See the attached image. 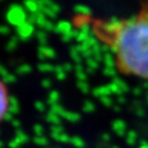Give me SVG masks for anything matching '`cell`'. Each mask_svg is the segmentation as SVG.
I'll use <instances>...</instances> for the list:
<instances>
[{"mask_svg":"<svg viewBox=\"0 0 148 148\" xmlns=\"http://www.w3.org/2000/svg\"><path fill=\"white\" fill-rule=\"evenodd\" d=\"M63 68L66 73H69V71H71V70H75V66H73L71 64L67 62V63L63 64Z\"/></svg>","mask_w":148,"mask_h":148,"instance_id":"7dc6e473","label":"cell"},{"mask_svg":"<svg viewBox=\"0 0 148 148\" xmlns=\"http://www.w3.org/2000/svg\"><path fill=\"white\" fill-rule=\"evenodd\" d=\"M10 97L5 85L1 82V117L5 116V114L9 112V106H10Z\"/></svg>","mask_w":148,"mask_h":148,"instance_id":"5b68a950","label":"cell"},{"mask_svg":"<svg viewBox=\"0 0 148 148\" xmlns=\"http://www.w3.org/2000/svg\"><path fill=\"white\" fill-rule=\"evenodd\" d=\"M77 88L82 92V93H85V95H87V93H89L90 91V86L89 84L87 82V81H77Z\"/></svg>","mask_w":148,"mask_h":148,"instance_id":"f1b7e54d","label":"cell"},{"mask_svg":"<svg viewBox=\"0 0 148 148\" xmlns=\"http://www.w3.org/2000/svg\"><path fill=\"white\" fill-rule=\"evenodd\" d=\"M34 143L37 144V145H41V146H44L47 144V139L44 137V136H35L34 137Z\"/></svg>","mask_w":148,"mask_h":148,"instance_id":"ab89813d","label":"cell"},{"mask_svg":"<svg viewBox=\"0 0 148 148\" xmlns=\"http://www.w3.org/2000/svg\"><path fill=\"white\" fill-rule=\"evenodd\" d=\"M133 108H134V111H135V114L139 117H143L145 116V114H146V111H145V109H144L143 106H140L139 103L137 102H134L133 103Z\"/></svg>","mask_w":148,"mask_h":148,"instance_id":"f546056e","label":"cell"},{"mask_svg":"<svg viewBox=\"0 0 148 148\" xmlns=\"http://www.w3.org/2000/svg\"><path fill=\"white\" fill-rule=\"evenodd\" d=\"M117 60H115L114 56L112 53H106L103 56V64H104V67L108 68H115V66L117 65Z\"/></svg>","mask_w":148,"mask_h":148,"instance_id":"2e32d148","label":"cell"},{"mask_svg":"<svg viewBox=\"0 0 148 148\" xmlns=\"http://www.w3.org/2000/svg\"><path fill=\"white\" fill-rule=\"evenodd\" d=\"M51 136L54 138V139H56V140H58V142H62V143H68L71 140V137L69 136L68 134H66V133L64 132L62 134H54V133H51Z\"/></svg>","mask_w":148,"mask_h":148,"instance_id":"d4e9b609","label":"cell"},{"mask_svg":"<svg viewBox=\"0 0 148 148\" xmlns=\"http://www.w3.org/2000/svg\"><path fill=\"white\" fill-rule=\"evenodd\" d=\"M69 54H70V57L74 60L76 64H81L82 62V54H81V49H80V44H77V45H74L70 47V51H69Z\"/></svg>","mask_w":148,"mask_h":148,"instance_id":"7c38bea8","label":"cell"},{"mask_svg":"<svg viewBox=\"0 0 148 148\" xmlns=\"http://www.w3.org/2000/svg\"><path fill=\"white\" fill-rule=\"evenodd\" d=\"M21 145H22V143L16 137H14L10 143H9V146H10L11 148H19Z\"/></svg>","mask_w":148,"mask_h":148,"instance_id":"f6af8a7d","label":"cell"},{"mask_svg":"<svg viewBox=\"0 0 148 148\" xmlns=\"http://www.w3.org/2000/svg\"><path fill=\"white\" fill-rule=\"evenodd\" d=\"M41 86H42L43 88H45V89H49L52 87V80L48 79V78H44L41 81Z\"/></svg>","mask_w":148,"mask_h":148,"instance_id":"ee69618b","label":"cell"},{"mask_svg":"<svg viewBox=\"0 0 148 148\" xmlns=\"http://www.w3.org/2000/svg\"><path fill=\"white\" fill-rule=\"evenodd\" d=\"M55 76H56V79L59 80V81H63V80L66 79V71L64 70L63 65H56L55 66Z\"/></svg>","mask_w":148,"mask_h":148,"instance_id":"603a6c76","label":"cell"},{"mask_svg":"<svg viewBox=\"0 0 148 148\" xmlns=\"http://www.w3.org/2000/svg\"><path fill=\"white\" fill-rule=\"evenodd\" d=\"M16 137L21 142L22 144L27 143V140H29V137H27V135L25 134L24 132H22V131H20V130H18L16 132Z\"/></svg>","mask_w":148,"mask_h":148,"instance_id":"8d00e7d4","label":"cell"},{"mask_svg":"<svg viewBox=\"0 0 148 148\" xmlns=\"http://www.w3.org/2000/svg\"><path fill=\"white\" fill-rule=\"evenodd\" d=\"M0 74H1V77H2V81H1V82L5 84V85L14 84L16 81V75L9 73V70H7V68H5L3 65L0 67Z\"/></svg>","mask_w":148,"mask_h":148,"instance_id":"52a82bcc","label":"cell"},{"mask_svg":"<svg viewBox=\"0 0 148 148\" xmlns=\"http://www.w3.org/2000/svg\"><path fill=\"white\" fill-rule=\"evenodd\" d=\"M59 98H60V95H59L58 91H56V90H52V91L48 93L47 103L49 104V106H54V104L58 103Z\"/></svg>","mask_w":148,"mask_h":148,"instance_id":"7402d4cb","label":"cell"},{"mask_svg":"<svg viewBox=\"0 0 148 148\" xmlns=\"http://www.w3.org/2000/svg\"><path fill=\"white\" fill-rule=\"evenodd\" d=\"M35 35H36L37 41L41 45H46V43H47V32L44 31V30H38L35 33Z\"/></svg>","mask_w":148,"mask_h":148,"instance_id":"484cf974","label":"cell"},{"mask_svg":"<svg viewBox=\"0 0 148 148\" xmlns=\"http://www.w3.org/2000/svg\"><path fill=\"white\" fill-rule=\"evenodd\" d=\"M76 78H77V81H87L88 75H87L86 71H84V73H76Z\"/></svg>","mask_w":148,"mask_h":148,"instance_id":"7bdbcfd3","label":"cell"},{"mask_svg":"<svg viewBox=\"0 0 148 148\" xmlns=\"http://www.w3.org/2000/svg\"><path fill=\"white\" fill-rule=\"evenodd\" d=\"M102 138H103L104 140H110V135H109L108 133H106V134L102 135Z\"/></svg>","mask_w":148,"mask_h":148,"instance_id":"9f6ffc18","label":"cell"},{"mask_svg":"<svg viewBox=\"0 0 148 148\" xmlns=\"http://www.w3.org/2000/svg\"><path fill=\"white\" fill-rule=\"evenodd\" d=\"M109 88H110V90H111L112 95H116L117 97H119V95H124L123 93H122L121 90L119 89V87H117L115 84H113V82L109 84Z\"/></svg>","mask_w":148,"mask_h":148,"instance_id":"f35d334b","label":"cell"},{"mask_svg":"<svg viewBox=\"0 0 148 148\" xmlns=\"http://www.w3.org/2000/svg\"><path fill=\"white\" fill-rule=\"evenodd\" d=\"M24 8L27 12H30V14H35L40 11V5H38V0H24L23 1Z\"/></svg>","mask_w":148,"mask_h":148,"instance_id":"4fadbf2b","label":"cell"},{"mask_svg":"<svg viewBox=\"0 0 148 148\" xmlns=\"http://www.w3.org/2000/svg\"><path fill=\"white\" fill-rule=\"evenodd\" d=\"M146 99L148 100V91H147V93H146Z\"/></svg>","mask_w":148,"mask_h":148,"instance_id":"94428289","label":"cell"},{"mask_svg":"<svg viewBox=\"0 0 148 148\" xmlns=\"http://www.w3.org/2000/svg\"><path fill=\"white\" fill-rule=\"evenodd\" d=\"M38 5L40 9H51L55 11L57 14L60 12V7L56 2H54L53 0H38Z\"/></svg>","mask_w":148,"mask_h":148,"instance_id":"8fae6325","label":"cell"},{"mask_svg":"<svg viewBox=\"0 0 148 148\" xmlns=\"http://www.w3.org/2000/svg\"><path fill=\"white\" fill-rule=\"evenodd\" d=\"M29 23H31V24H36V13L35 14H29L27 16V21Z\"/></svg>","mask_w":148,"mask_h":148,"instance_id":"c3c4849f","label":"cell"},{"mask_svg":"<svg viewBox=\"0 0 148 148\" xmlns=\"http://www.w3.org/2000/svg\"><path fill=\"white\" fill-rule=\"evenodd\" d=\"M126 102V98L124 97V95H119L116 99V103L117 104H120V106H122V104H124Z\"/></svg>","mask_w":148,"mask_h":148,"instance_id":"816d5d0a","label":"cell"},{"mask_svg":"<svg viewBox=\"0 0 148 148\" xmlns=\"http://www.w3.org/2000/svg\"><path fill=\"white\" fill-rule=\"evenodd\" d=\"M32 73V67L31 65L29 64H22L20 66H18L16 68V74L21 75V76H24V75H29Z\"/></svg>","mask_w":148,"mask_h":148,"instance_id":"cb8c5ba5","label":"cell"},{"mask_svg":"<svg viewBox=\"0 0 148 148\" xmlns=\"http://www.w3.org/2000/svg\"><path fill=\"white\" fill-rule=\"evenodd\" d=\"M82 111L85 113H92L95 111V104L90 100L85 101L84 106H82Z\"/></svg>","mask_w":148,"mask_h":148,"instance_id":"83f0119b","label":"cell"},{"mask_svg":"<svg viewBox=\"0 0 148 148\" xmlns=\"http://www.w3.org/2000/svg\"><path fill=\"white\" fill-rule=\"evenodd\" d=\"M142 87H143V88H144L145 90H147V91H148V81H145V82L143 84V86H142Z\"/></svg>","mask_w":148,"mask_h":148,"instance_id":"91938a15","label":"cell"},{"mask_svg":"<svg viewBox=\"0 0 148 148\" xmlns=\"http://www.w3.org/2000/svg\"><path fill=\"white\" fill-rule=\"evenodd\" d=\"M86 73H87V75H88V74H89V75H92L93 73H95V70H93V69L88 68V67H87V68H86Z\"/></svg>","mask_w":148,"mask_h":148,"instance_id":"6f0895ef","label":"cell"},{"mask_svg":"<svg viewBox=\"0 0 148 148\" xmlns=\"http://www.w3.org/2000/svg\"><path fill=\"white\" fill-rule=\"evenodd\" d=\"M1 119H2V120H5V121H7V122H9V121L12 122V120H13V114L10 113V112H8L5 116H2Z\"/></svg>","mask_w":148,"mask_h":148,"instance_id":"f5cc1de1","label":"cell"},{"mask_svg":"<svg viewBox=\"0 0 148 148\" xmlns=\"http://www.w3.org/2000/svg\"><path fill=\"white\" fill-rule=\"evenodd\" d=\"M86 64H87V67H88V68H91V69H93V70L99 68V62L95 60L93 57L86 59Z\"/></svg>","mask_w":148,"mask_h":148,"instance_id":"e575fe53","label":"cell"},{"mask_svg":"<svg viewBox=\"0 0 148 148\" xmlns=\"http://www.w3.org/2000/svg\"><path fill=\"white\" fill-rule=\"evenodd\" d=\"M34 108H35V110L38 112H44L46 110V104L41 100H37L34 102Z\"/></svg>","mask_w":148,"mask_h":148,"instance_id":"74e56055","label":"cell"},{"mask_svg":"<svg viewBox=\"0 0 148 148\" xmlns=\"http://www.w3.org/2000/svg\"><path fill=\"white\" fill-rule=\"evenodd\" d=\"M9 112L12 113L13 115L18 114L20 112V103H19V99L14 97V95H11L10 97V106H9Z\"/></svg>","mask_w":148,"mask_h":148,"instance_id":"e0dca14e","label":"cell"},{"mask_svg":"<svg viewBox=\"0 0 148 148\" xmlns=\"http://www.w3.org/2000/svg\"><path fill=\"white\" fill-rule=\"evenodd\" d=\"M84 71H86V69L82 66V64H76L75 65V73H84Z\"/></svg>","mask_w":148,"mask_h":148,"instance_id":"f907efd6","label":"cell"},{"mask_svg":"<svg viewBox=\"0 0 148 148\" xmlns=\"http://www.w3.org/2000/svg\"><path fill=\"white\" fill-rule=\"evenodd\" d=\"M112 109H113V111H114V112H121V110H122L120 104H114Z\"/></svg>","mask_w":148,"mask_h":148,"instance_id":"11a10c76","label":"cell"},{"mask_svg":"<svg viewBox=\"0 0 148 148\" xmlns=\"http://www.w3.org/2000/svg\"><path fill=\"white\" fill-rule=\"evenodd\" d=\"M123 23H124V21L120 20L116 16H113L108 22L100 23L99 24V29L103 33H106V36H112V38H113L120 32V30L123 27Z\"/></svg>","mask_w":148,"mask_h":148,"instance_id":"3957f363","label":"cell"},{"mask_svg":"<svg viewBox=\"0 0 148 148\" xmlns=\"http://www.w3.org/2000/svg\"><path fill=\"white\" fill-rule=\"evenodd\" d=\"M51 133L54 134H62L64 133V127L62 125H52L51 126Z\"/></svg>","mask_w":148,"mask_h":148,"instance_id":"b9f144b4","label":"cell"},{"mask_svg":"<svg viewBox=\"0 0 148 148\" xmlns=\"http://www.w3.org/2000/svg\"><path fill=\"white\" fill-rule=\"evenodd\" d=\"M143 90H144L143 87H135V88L132 90V93L135 95V97H139V95L143 93Z\"/></svg>","mask_w":148,"mask_h":148,"instance_id":"bcb514c9","label":"cell"},{"mask_svg":"<svg viewBox=\"0 0 148 148\" xmlns=\"http://www.w3.org/2000/svg\"><path fill=\"white\" fill-rule=\"evenodd\" d=\"M70 143L74 145L75 147L77 148H82L85 146V142H84V139L79 136H74V137H71V140H70Z\"/></svg>","mask_w":148,"mask_h":148,"instance_id":"836d02e7","label":"cell"},{"mask_svg":"<svg viewBox=\"0 0 148 148\" xmlns=\"http://www.w3.org/2000/svg\"><path fill=\"white\" fill-rule=\"evenodd\" d=\"M34 25L29 23V22H25L24 24L20 25L19 27H16V35L20 38V41H27L30 40L31 36L34 34Z\"/></svg>","mask_w":148,"mask_h":148,"instance_id":"277c9868","label":"cell"},{"mask_svg":"<svg viewBox=\"0 0 148 148\" xmlns=\"http://www.w3.org/2000/svg\"><path fill=\"white\" fill-rule=\"evenodd\" d=\"M113 148H119V147H116V146H114V147H113Z\"/></svg>","mask_w":148,"mask_h":148,"instance_id":"6125c7cd","label":"cell"},{"mask_svg":"<svg viewBox=\"0 0 148 148\" xmlns=\"http://www.w3.org/2000/svg\"><path fill=\"white\" fill-rule=\"evenodd\" d=\"M47 18L43 14L41 11H38L36 13V25L40 29H42L43 30V27H44V25H45V23L47 22Z\"/></svg>","mask_w":148,"mask_h":148,"instance_id":"4316f807","label":"cell"},{"mask_svg":"<svg viewBox=\"0 0 148 148\" xmlns=\"http://www.w3.org/2000/svg\"><path fill=\"white\" fill-rule=\"evenodd\" d=\"M46 121H47L48 123H51L52 125H60L62 120H60V116H59V115L55 114L54 112L49 111L47 114H46Z\"/></svg>","mask_w":148,"mask_h":148,"instance_id":"44dd1931","label":"cell"},{"mask_svg":"<svg viewBox=\"0 0 148 148\" xmlns=\"http://www.w3.org/2000/svg\"><path fill=\"white\" fill-rule=\"evenodd\" d=\"M112 82H113V84H115V85L119 87V89L121 90L123 95L130 91V87H128V85H127L126 82L122 79V78H120V77H115V78H113V79H112Z\"/></svg>","mask_w":148,"mask_h":148,"instance_id":"d6986e66","label":"cell"},{"mask_svg":"<svg viewBox=\"0 0 148 148\" xmlns=\"http://www.w3.org/2000/svg\"><path fill=\"white\" fill-rule=\"evenodd\" d=\"M92 95H95V98H103V97H110L111 93V90L109 88V85H103V86H99L95 89H92Z\"/></svg>","mask_w":148,"mask_h":148,"instance_id":"30bf717a","label":"cell"},{"mask_svg":"<svg viewBox=\"0 0 148 148\" xmlns=\"http://www.w3.org/2000/svg\"><path fill=\"white\" fill-rule=\"evenodd\" d=\"M137 139V133L135 131H130L126 134V142L128 145H134Z\"/></svg>","mask_w":148,"mask_h":148,"instance_id":"d6a6232c","label":"cell"},{"mask_svg":"<svg viewBox=\"0 0 148 148\" xmlns=\"http://www.w3.org/2000/svg\"><path fill=\"white\" fill-rule=\"evenodd\" d=\"M62 119H65L66 121L71 122V123H76V122L80 121L81 115H80L79 113H77V112L67 111V110H66V111L64 112L63 115H62Z\"/></svg>","mask_w":148,"mask_h":148,"instance_id":"9a60e30c","label":"cell"},{"mask_svg":"<svg viewBox=\"0 0 148 148\" xmlns=\"http://www.w3.org/2000/svg\"><path fill=\"white\" fill-rule=\"evenodd\" d=\"M99 100H100L101 104L104 106L106 108H113V106H114L113 100H112L110 97H103V98H101Z\"/></svg>","mask_w":148,"mask_h":148,"instance_id":"d590c367","label":"cell"},{"mask_svg":"<svg viewBox=\"0 0 148 148\" xmlns=\"http://www.w3.org/2000/svg\"><path fill=\"white\" fill-rule=\"evenodd\" d=\"M37 69L38 71L44 73V74H48V73H54L55 71V66L51 63H46V62H42L37 65Z\"/></svg>","mask_w":148,"mask_h":148,"instance_id":"ac0fdd59","label":"cell"},{"mask_svg":"<svg viewBox=\"0 0 148 148\" xmlns=\"http://www.w3.org/2000/svg\"><path fill=\"white\" fill-rule=\"evenodd\" d=\"M49 111L54 112L55 114H57V115H59V116L62 117V115L64 114V112L66 111L65 109H64L63 106H60L59 103H56V104H54V106H51V110Z\"/></svg>","mask_w":148,"mask_h":148,"instance_id":"1f68e13d","label":"cell"},{"mask_svg":"<svg viewBox=\"0 0 148 148\" xmlns=\"http://www.w3.org/2000/svg\"><path fill=\"white\" fill-rule=\"evenodd\" d=\"M33 131L35 133L36 136H43V133H44V128L41 124H35L33 126Z\"/></svg>","mask_w":148,"mask_h":148,"instance_id":"60d3db41","label":"cell"},{"mask_svg":"<svg viewBox=\"0 0 148 148\" xmlns=\"http://www.w3.org/2000/svg\"><path fill=\"white\" fill-rule=\"evenodd\" d=\"M139 148H148V143H146V142H142Z\"/></svg>","mask_w":148,"mask_h":148,"instance_id":"680465c9","label":"cell"},{"mask_svg":"<svg viewBox=\"0 0 148 148\" xmlns=\"http://www.w3.org/2000/svg\"><path fill=\"white\" fill-rule=\"evenodd\" d=\"M19 41H20V38L18 37V35L11 36L10 38H9V41L7 42V44H5V49H7L8 52L14 51V49L18 47V45H19Z\"/></svg>","mask_w":148,"mask_h":148,"instance_id":"ffe728a7","label":"cell"},{"mask_svg":"<svg viewBox=\"0 0 148 148\" xmlns=\"http://www.w3.org/2000/svg\"><path fill=\"white\" fill-rule=\"evenodd\" d=\"M112 130L116 133L119 136H123L126 133V123L121 119H116L112 122Z\"/></svg>","mask_w":148,"mask_h":148,"instance_id":"ba28073f","label":"cell"},{"mask_svg":"<svg viewBox=\"0 0 148 148\" xmlns=\"http://www.w3.org/2000/svg\"><path fill=\"white\" fill-rule=\"evenodd\" d=\"M0 32H1V34H3V35H8V34L10 33V27H8V25H1V27H0Z\"/></svg>","mask_w":148,"mask_h":148,"instance_id":"681fc988","label":"cell"},{"mask_svg":"<svg viewBox=\"0 0 148 148\" xmlns=\"http://www.w3.org/2000/svg\"><path fill=\"white\" fill-rule=\"evenodd\" d=\"M74 12L77 14V16H84V18H88L92 14V10L88 5H76L74 7Z\"/></svg>","mask_w":148,"mask_h":148,"instance_id":"5bb4252c","label":"cell"},{"mask_svg":"<svg viewBox=\"0 0 148 148\" xmlns=\"http://www.w3.org/2000/svg\"><path fill=\"white\" fill-rule=\"evenodd\" d=\"M102 74L106 76V77H111L112 79L117 77V70L116 68H108V67H104L103 70H102Z\"/></svg>","mask_w":148,"mask_h":148,"instance_id":"4dcf8cb0","label":"cell"},{"mask_svg":"<svg viewBox=\"0 0 148 148\" xmlns=\"http://www.w3.org/2000/svg\"><path fill=\"white\" fill-rule=\"evenodd\" d=\"M73 30H74L73 24H71L69 21H66V20L59 21L58 23L56 24V27H55V32L58 33V34H60V35L66 34V33L73 31Z\"/></svg>","mask_w":148,"mask_h":148,"instance_id":"9c48e42d","label":"cell"},{"mask_svg":"<svg viewBox=\"0 0 148 148\" xmlns=\"http://www.w3.org/2000/svg\"><path fill=\"white\" fill-rule=\"evenodd\" d=\"M11 124H12V126L16 127V128H19V127L21 126V122L19 121V120H16V119H13L12 122H11Z\"/></svg>","mask_w":148,"mask_h":148,"instance_id":"db71d44e","label":"cell"},{"mask_svg":"<svg viewBox=\"0 0 148 148\" xmlns=\"http://www.w3.org/2000/svg\"><path fill=\"white\" fill-rule=\"evenodd\" d=\"M37 57L43 62L46 58H55L56 57V52H55L54 48L49 47L47 45H40L37 48Z\"/></svg>","mask_w":148,"mask_h":148,"instance_id":"8992f818","label":"cell"},{"mask_svg":"<svg viewBox=\"0 0 148 148\" xmlns=\"http://www.w3.org/2000/svg\"><path fill=\"white\" fill-rule=\"evenodd\" d=\"M110 45L122 71L148 79V11L125 20Z\"/></svg>","mask_w":148,"mask_h":148,"instance_id":"6da1fadb","label":"cell"},{"mask_svg":"<svg viewBox=\"0 0 148 148\" xmlns=\"http://www.w3.org/2000/svg\"><path fill=\"white\" fill-rule=\"evenodd\" d=\"M27 16H29V14L27 13V10H25L24 7L13 3L7 10L5 20L10 25H12V27H14L16 29V27L24 24L27 21Z\"/></svg>","mask_w":148,"mask_h":148,"instance_id":"7a4b0ae2","label":"cell"}]
</instances>
